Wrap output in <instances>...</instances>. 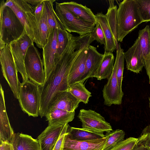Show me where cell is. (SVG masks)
Instances as JSON below:
<instances>
[{"label":"cell","instance_id":"6da1fadb","mask_svg":"<svg viewBox=\"0 0 150 150\" xmlns=\"http://www.w3.org/2000/svg\"><path fill=\"white\" fill-rule=\"evenodd\" d=\"M86 38L73 36L63 52L55 67L42 86H39L40 104L39 115L41 117L46 114L49 106L58 92L67 91L69 86L68 78L71 68L79 54L90 45Z\"/></svg>","mask_w":150,"mask_h":150},{"label":"cell","instance_id":"7a4b0ae2","mask_svg":"<svg viewBox=\"0 0 150 150\" xmlns=\"http://www.w3.org/2000/svg\"><path fill=\"white\" fill-rule=\"evenodd\" d=\"M20 6L25 19L26 33L37 47L42 49L47 43L49 35L44 5L42 14L38 16L33 14L32 6L25 0L21 1Z\"/></svg>","mask_w":150,"mask_h":150},{"label":"cell","instance_id":"3957f363","mask_svg":"<svg viewBox=\"0 0 150 150\" xmlns=\"http://www.w3.org/2000/svg\"><path fill=\"white\" fill-rule=\"evenodd\" d=\"M117 11V37L121 42L129 33L143 22L135 0H124L118 4Z\"/></svg>","mask_w":150,"mask_h":150},{"label":"cell","instance_id":"277c9868","mask_svg":"<svg viewBox=\"0 0 150 150\" xmlns=\"http://www.w3.org/2000/svg\"><path fill=\"white\" fill-rule=\"evenodd\" d=\"M4 0L0 6V49L18 39L25 32L24 27L13 11L5 5Z\"/></svg>","mask_w":150,"mask_h":150},{"label":"cell","instance_id":"5b68a950","mask_svg":"<svg viewBox=\"0 0 150 150\" xmlns=\"http://www.w3.org/2000/svg\"><path fill=\"white\" fill-rule=\"evenodd\" d=\"M18 100L24 112L29 116L38 117L40 104L39 85L30 80L20 82Z\"/></svg>","mask_w":150,"mask_h":150},{"label":"cell","instance_id":"8992f818","mask_svg":"<svg viewBox=\"0 0 150 150\" xmlns=\"http://www.w3.org/2000/svg\"><path fill=\"white\" fill-rule=\"evenodd\" d=\"M55 12L65 30L69 33H76L80 36L91 33L96 25L75 16L61 3L55 2Z\"/></svg>","mask_w":150,"mask_h":150},{"label":"cell","instance_id":"52a82bcc","mask_svg":"<svg viewBox=\"0 0 150 150\" xmlns=\"http://www.w3.org/2000/svg\"><path fill=\"white\" fill-rule=\"evenodd\" d=\"M0 61L3 76L9 85L14 97L18 99L20 82L10 44H6L3 48L0 49Z\"/></svg>","mask_w":150,"mask_h":150},{"label":"cell","instance_id":"ba28073f","mask_svg":"<svg viewBox=\"0 0 150 150\" xmlns=\"http://www.w3.org/2000/svg\"><path fill=\"white\" fill-rule=\"evenodd\" d=\"M24 65L30 80L39 86H42L45 79L43 64L40 54L34 44L30 46L27 50Z\"/></svg>","mask_w":150,"mask_h":150},{"label":"cell","instance_id":"9c48e42d","mask_svg":"<svg viewBox=\"0 0 150 150\" xmlns=\"http://www.w3.org/2000/svg\"><path fill=\"white\" fill-rule=\"evenodd\" d=\"M78 117L82 123V128L98 134L112 130L110 124L100 114L91 110L81 109Z\"/></svg>","mask_w":150,"mask_h":150},{"label":"cell","instance_id":"30bf717a","mask_svg":"<svg viewBox=\"0 0 150 150\" xmlns=\"http://www.w3.org/2000/svg\"><path fill=\"white\" fill-rule=\"evenodd\" d=\"M33 41L25 32L18 39L10 44V49L18 72L21 75L23 82L29 80L24 65L26 53Z\"/></svg>","mask_w":150,"mask_h":150},{"label":"cell","instance_id":"8fae6325","mask_svg":"<svg viewBox=\"0 0 150 150\" xmlns=\"http://www.w3.org/2000/svg\"><path fill=\"white\" fill-rule=\"evenodd\" d=\"M117 61L115 60L112 73L102 91L104 105L108 106L113 104L120 105L122 102L124 94L119 88L117 76Z\"/></svg>","mask_w":150,"mask_h":150},{"label":"cell","instance_id":"7c38bea8","mask_svg":"<svg viewBox=\"0 0 150 150\" xmlns=\"http://www.w3.org/2000/svg\"><path fill=\"white\" fill-rule=\"evenodd\" d=\"M57 29H56L49 34L47 43L42 48V61L45 76V81L56 65L55 59L57 49Z\"/></svg>","mask_w":150,"mask_h":150},{"label":"cell","instance_id":"4fadbf2b","mask_svg":"<svg viewBox=\"0 0 150 150\" xmlns=\"http://www.w3.org/2000/svg\"><path fill=\"white\" fill-rule=\"evenodd\" d=\"M81 102L68 91L58 92L54 97L49 106L46 114L56 109L69 112L75 111Z\"/></svg>","mask_w":150,"mask_h":150},{"label":"cell","instance_id":"5bb4252c","mask_svg":"<svg viewBox=\"0 0 150 150\" xmlns=\"http://www.w3.org/2000/svg\"><path fill=\"white\" fill-rule=\"evenodd\" d=\"M0 90V143L11 144L15 133L6 112L4 92L1 84Z\"/></svg>","mask_w":150,"mask_h":150},{"label":"cell","instance_id":"9a60e30c","mask_svg":"<svg viewBox=\"0 0 150 150\" xmlns=\"http://www.w3.org/2000/svg\"><path fill=\"white\" fill-rule=\"evenodd\" d=\"M104 54L100 53L96 47L90 45L87 49L85 71L80 81L83 82L90 78L94 77L102 61Z\"/></svg>","mask_w":150,"mask_h":150},{"label":"cell","instance_id":"2e32d148","mask_svg":"<svg viewBox=\"0 0 150 150\" xmlns=\"http://www.w3.org/2000/svg\"><path fill=\"white\" fill-rule=\"evenodd\" d=\"M64 125H48L37 139L41 150H53Z\"/></svg>","mask_w":150,"mask_h":150},{"label":"cell","instance_id":"e0dca14e","mask_svg":"<svg viewBox=\"0 0 150 150\" xmlns=\"http://www.w3.org/2000/svg\"><path fill=\"white\" fill-rule=\"evenodd\" d=\"M106 142L105 137L90 141H77L70 139L67 132L63 150H103Z\"/></svg>","mask_w":150,"mask_h":150},{"label":"cell","instance_id":"ac0fdd59","mask_svg":"<svg viewBox=\"0 0 150 150\" xmlns=\"http://www.w3.org/2000/svg\"><path fill=\"white\" fill-rule=\"evenodd\" d=\"M124 54L127 69L137 73H139L144 67V63L138 38L133 45L124 52Z\"/></svg>","mask_w":150,"mask_h":150},{"label":"cell","instance_id":"d6986e66","mask_svg":"<svg viewBox=\"0 0 150 150\" xmlns=\"http://www.w3.org/2000/svg\"><path fill=\"white\" fill-rule=\"evenodd\" d=\"M61 4L76 17L96 25L97 21L95 15L86 6L73 1L64 2Z\"/></svg>","mask_w":150,"mask_h":150},{"label":"cell","instance_id":"ffe728a7","mask_svg":"<svg viewBox=\"0 0 150 150\" xmlns=\"http://www.w3.org/2000/svg\"><path fill=\"white\" fill-rule=\"evenodd\" d=\"M86 46L76 58L69 71L68 78V84L70 85L80 81L81 78L85 69L87 49Z\"/></svg>","mask_w":150,"mask_h":150},{"label":"cell","instance_id":"44dd1931","mask_svg":"<svg viewBox=\"0 0 150 150\" xmlns=\"http://www.w3.org/2000/svg\"><path fill=\"white\" fill-rule=\"evenodd\" d=\"M97 22L100 25L103 30L106 41L104 47L105 52H112L118 46L110 29L105 14L102 12L98 13L96 15Z\"/></svg>","mask_w":150,"mask_h":150},{"label":"cell","instance_id":"7402d4cb","mask_svg":"<svg viewBox=\"0 0 150 150\" xmlns=\"http://www.w3.org/2000/svg\"><path fill=\"white\" fill-rule=\"evenodd\" d=\"M11 144L14 150H41L37 139L22 133H15Z\"/></svg>","mask_w":150,"mask_h":150},{"label":"cell","instance_id":"603a6c76","mask_svg":"<svg viewBox=\"0 0 150 150\" xmlns=\"http://www.w3.org/2000/svg\"><path fill=\"white\" fill-rule=\"evenodd\" d=\"M137 38L144 62V67L148 74L150 65V27L149 25L139 30Z\"/></svg>","mask_w":150,"mask_h":150},{"label":"cell","instance_id":"cb8c5ba5","mask_svg":"<svg viewBox=\"0 0 150 150\" xmlns=\"http://www.w3.org/2000/svg\"><path fill=\"white\" fill-rule=\"evenodd\" d=\"M75 115V111L56 109L48 112L45 117L48 121V125H64L72 121Z\"/></svg>","mask_w":150,"mask_h":150},{"label":"cell","instance_id":"d4e9b609","mask_svg":"<svg viewBox=\"0 0 150 150\" xmlns=\"http://www.w3.org/2000/svg\"><path fill=\"white\" fill-rule=\"evenodd\" d=\"M102 63L96 72L94 77L98 80H108L111 77L113 70L115 58L112 52H105Z\"/></svg>","mask_w":150,"mask_h":150},{"label":"cell","instance_id":"484cf974","mask_svg":"<svg viewBox=\"0 0 150 150\" xmlns=\"http://www.w3.org/2000/svg\"><path fill=\"white\" fill-rule=\"evenodd\" d=\"M67 135L70 139L81 141L94 140L105 137V135L103 134L94 133L82 128L71 127L69 125Z\"/></svg>","mask_w":150,"mask_h":150},{"label":"cell","instance_id":"4316f807","mask_svg":"<svg viewBox=\"0 0 150 150\" xmlns=\"http://www.w3.org/2000/svg\"><path fill=\"white\" fill-rule=\"evenodd\" d=\"M55 0H44V5L49 34L56 29L65 30L53 8Z\"/></svg>","mask_w":150,"mask_h":150},{"label":"cell","instance_id":"83f0119b","mask_svg":"<svg viewBox=\"0 0 150 150\" xmlns=\"http://www.w3.org/2000/svg\"><path fill=\"white\" fill-rule=\"evenodd\" d=\"M84 82L80 81L70 85L67 91L81 102L86 104L91 95V93L86 88Z\"/></svg>","mask_w":150,"mask_h":150},{"label":"cell","instance_id":"f1b7e54d","mask_svg":"<svg viewBox=\"0 0 150 150\" xmlns=\"http://www.w3.org/2000/svg\"><path fill=\"white\" fill-rule=\"evenodd\" d=\"M73 36L65 30L57 29V46L55 59L56 64Z\"/></svg>","mask_w":150,"mask_h":150},{"label":"cell","instance_id":"f546056e","mask_svg":"<svg viewBox=\"0 0 150 150\" xmlns=\"http://www.w3.org/2000/svg\"><path fill=\"white\" fill-rule=\"evenodd\" d=\"M125 135L124 131L120 129H117L106 132L105 136L107 138V142L103 150H110L112 149L124 140Z\"/></svg>","mask_w":150,"mask_h":150},{"label":"cell","instance_id":"4dcf8cb0","mask_svg":"<svg viewBox=\"0 0 150 150\" xmlns=\"http://www.w3.org/2000/svg\"><path fill=\"white\" fill-rule=\"evenodd\" d=\"M109 6L108 9L107 13L105 14L106 16L108 24L114 37L116 41L117 44L118 43L117 40V8L116 5H115L114 1L109 0Z\"/></svg>","mask_w":150,"mask_h":150},{"label":"cell","instance_id":"1f68e13d","mask_svg":"<svg viewBox=\"0 0 150 150\" xmlns=\"http://www.w3.org/2000/svg\"><path fill=\"white\" fill-rule=\"evenodd\" d=\"M115 60L117 61V76L119 88L122 91V88L123 74L124 68L125 57L123 50L122 49L120 43L116 48Z\"/></svg>","mask_w":150,"mask_h":150},{"label":"cell","instance_id":"d6a6232c","mask_svg":"<svg viewBox=\"0 0 150 150\" xmlns=\"http://www.w3.org/2000/svg\"><path fill=\"white\" fill-rule=\"evenodd\" d=\"M135 1L143 22L150 21V0H135Z\"/></svg>","mask_w":150,"mask_h":150},{"label":"cell","instance_id":"836d02e7","mask_svg":"<svg viewBox=\"0 0 150 150\" xmlns=\"http://www.w3.org/2000/svg\"><path fill=\"white\" fill-rule=\"evenodd\" d=\"M138 139L129 137L120 142L110 150H132L137 144Z\"/></svg>","mask_w":150,"mask_h":150},{"label":"cell","instance_id":"e575fe53","mask_svg":"<svg viewBox=\"0 0 150 150\" xmlns=\"http://www.w3.org/2000/svg\"><path fill=\"white\" fill-rule=\"evenodd\" d=\"M91 37L94 40L96 41L101 45H103L104 47L106 45V41L104 35L102 28L97 22L95 27L91 33Z\"/></svg>","mask_w":150,"mask_h":150},{"label":"cell","instance_id":"d590c367","mask_svg":"<svg viewBox=\"0 0 150 150\" xmlns=\"http://www.w3.org/2000/svg\"><path fill=\"white\" fill-rule=\"evenodd\" d=\"M138 139V143L150 149V130L149 126L144 129Z\"/></svg>","mask_w":150,"mask_h":150},{"label":"cell","instance_id":"8d00e7d4","mask_svg":"<svg viewBox=\"0 0 150 150\" xmlns=\"http://www.w3.org/2000/svg\"><path fill=\"white\" fill-rule=\"evenodd\" d=\"M68 124L64 125L60 135L53 150H63L65 135L67 132Z\"/></svg>","mask_w":150,"mask_h":150},{"label":"cell","instance_id":"74e56055","mask_svg":"<svg viewBox=\"0 0 150 150\" xmlns=\"http://www.w3.org/2000/svg\"><path fill=\"white\" fill-rule=\"evenodd\" d=\"M44 0L35 7H32L33 8V13L35 16H40L42 14L44 6Z\"/></svg>","mask_w":150,"mask_h":150},{"label":"cell","instance_id":"f35d334b","mask_svg":"<svg viewBox=\"0 0 150 150\" xmlns=\"http://www.w3.org/2000/svg\"><path fill=\"white\" fill-rule=\"evenodd\" d=\"M11 144L8 143H0V150H11Z\"/></svg>","mask_w":150,"mask_h":150},{"label":"cell","instance_id":"ab89813d","mask_svg":"<svg viewBox=\"0 0 150 150\" xmlns=\"http://www.w3.org/2000/svg\"><path fill=\"white\" fill-rule=\"evenodd\" d=\"M27 3L30 4L33 7H35L40 4L44 0H25Z\"/></svg>","mask_w":150,"mask_h":150},{"label":"cell","instance_id":"60d3db41","mask_svg":"<svg viewBox=\"0 0 150 150\" xmlns=\"http://www.w3.org/2000/svg\"><path fill=\"white\" fill-rule=\"evenodd\" d=\"M132 150H150L137 142V144Z\"/></svg>","mask_w":150,"mask_h":150},{"label":"cell","instance_id":"b9f144b4","mask_svg":"<svg viewBox=\"0 0 150 150\" xmlns=\"http://www.w3.org/2000/svg\"><path fill=\"white\" fill-rule=\"evenodd\" d=\"M148 75L149 78V83H150V67H149V73L148 74H147Z\"/></svg>","mask_w":150,"mask_h":150},{"label":"cell","instance_id":"7bdbcfd3","mask_svg":"<svg viewBox=\"0 0 150 150\" xmlns=\"http://www.w3.org/2000/svg\"><path fill=\"white\" fill-rule=\"evenodd\" d=\"M11 150H14L12 146V149H11Z\"/></svg>","mask_w":150,"mask_h":150},{"label":"cell","instance_id":"ee69618b","mask_svg":"<svg viewBox=\"0 0 150 150\" xmlns=\"http://www.w3.org/2000/svg\"><path fill=\"white\" fill-rule=\"evenodd\" d=\"M149 106H150V98H149Z\"/></svg>","mask_w":150,"mask_h":150},{"label":"cell","instance_id":"f6af8a7d","mask_svg":"<svg viewBox=\"0 0 150 150\" xmlns=\"http://www.w3.org/2000/svg\"><path fill=\"white\" fill-rule=\"evenodd\" d=\"M149 128H150V125H149Z\"/></svg>","mask_w":150,"mask_h":150}]
</instances>
